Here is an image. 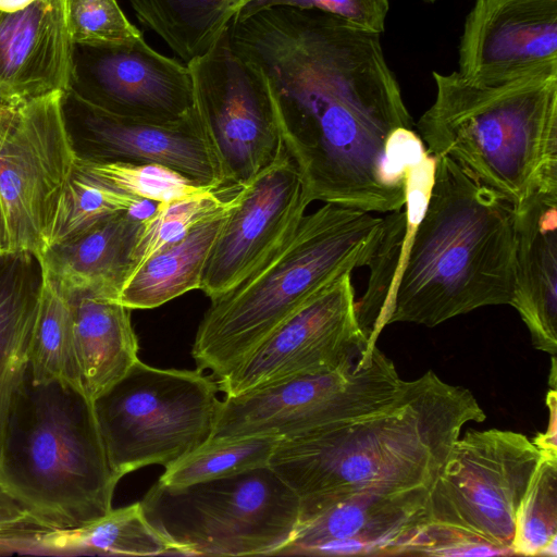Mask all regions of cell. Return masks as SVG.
<instances>
[{"label": "cell", "mask_w": 557, "mask_h": 557, "mask_svg": "<svg viewBox=\"0 0 557 557\" xmlns=\"http://www.w3.org/2000/svg\"><path fill=\"white\" fill-rule=\"evenodd\" d=\"M273 96L283 146L306 196L366 212L406 201L428 151L416 132L380 34L314 9L276 5L227 25Z\"/></svg>", "instance_id": "obj_1"}, {"label": "cell", "mask_w": 557, "mask_h": 557, "mask_svg": "<svg viewBox=\"0 0 557 557\" xmlns=\"http://www.w3.org/2000/svg\"><path fill=\"white\" fill-rule=\"evenodd\" d=\"M515 208L446 157L411 170L406 201L384 216L357 302L369 349L396 322L436 326L478 308L510 305Z\"/></svg>", "instance_id": "obj_2"}, {"label": "cell", "mask_w": 557, "mask_h": 557, "mask_svg": "<svg viewBox=\"0 0 557 557\" xmlns=\"http://www.w3.org/2000/svg\"><path fill=\"white\" fill-rule=\"evenodd\" d=\"M485 419L470 389L430 370L382 410L280 438L269 467L313 502L432 486L462 428Z\"/></svg>", "instance_id": "obj_3"}, {"label": "cell", "mask_w": 557, "mask_h": 557, "mask_svg": "<svg viewBox=\"0 0 557 557\" xmlns=\"http://www.w3.org/2000/svg\"><path fill=\"white\" fill-rule=\"evenodd\" d=\"M384 216L324 203L244 280L211 299L191 348L215 381L235 370L275 329L334 281L369 264Z\"/></svg>", "instance_id": "obj_4"}, {"label": "cell", "mask_w": 557, "mask_h": 557, "mask_svg": "<svg viewBox=\"0 0 557 557\" xmlns=\"http://www.w3.org/2000/svg\"><path fill=\"white\" fill-rule=\"evenodd\" d=\"M433 103L414 124L429 154L446 157L513 206L557 191V75L479 84L432 73Z\"/></svg>", "instance_id": "obj_5"}, {"label": "cell", "mask_w": 557, "mask_h": 557, "mask_svg": "<svg viewBox=\"0 0 557 557\" xmlns=\"http://www.w3.org/2000/svg\"><path fill=\"white\" fill-rule=\"evenodd\" d=\"M0 481L46 530L67 529L112 509V472L86 396L29 380L9 421Z\"/></svg>", "instance_id": "obj_6"}, {"label": "cell", "mask_w": 557, "mask_h": 557, "mask_svg": "<svg viewBox=\"0 0 557 557\" xmlns=\"http://www.w3.org/2000/svg\"><path fill=\"white\" fill-rule=\"evenodd\" d=\"M174 555L274 556L292 539L300 499L269 467L170 486L157 481L140 500Z\"/></svg>", "instance_id": "obj_7"}, {"label": "cell", "mask_w": 557, "mask_h": 557, "mask_svg": "<svg viewBox=\"0 0 557 557\" xmlns=\"http://www.w3.org/2000/svg\"><path fill=\"white\" fill-rule=\"evenodd\" d=\"M219 392L215 379L198 368L160 369L138 359L92 403L114 475L166 468L210 440Z\"/></svg>", "instance_id": "obj_8"}, {"label": "cell", "mask_w": 557, "mask_h": 557, "mask_svg": "<svg viewBox=\"0 0 557 557\" xmlns=\"http://www.w3.org/2000/svg\"><path fill=\"white\" fill-rule=\"evenodd\" d=\"M405 385L393 360L376 347L329 372L225 396L211 437L284 438L352 421L391 405Z\"/></svg>", "instance_id": "obj_9"}, {"label": "cell", "mask_w": 557, "mask_h": 557, "mask_svg": "<svg viewBox=\"0 0 557 557\" xmlns=\"http://www.w3.org/2000/svg\"><path fill=\"white\" fill-rule=\"evenodd\" d=\"M79 154L63 109V92L0 111V209L4 257L49 247L55 210Z\"/></svg>", "instance_id": "obj_10"}, {"label": "cell", "mask_w": 557, "mask_h": 557, "mask_svg": "<svg viewBox=\"0 0 557 557\" xmlns=\"http://www.w3.org/2000/svg\"><path fill=\"white\" fill-rule=\"evenodd\" d=\"M541 455L533 440L519 432L467 431L431 487L428 521L471 533L513 555L517 511Z\"/></svg>", "instance_id": "obj_11"}, {"label": "cell", "mask_w": 557, "mask_h": 557, "mask_svg": "<svg viewBox=\"0 0 557 557\" xmlns=\"http://www.w3.org/2000/svg\"><path fill=\"white\" fill-rule=\"evenodd\" d=\"M195 109L225 183L244 185L283 147L269 82L231 47L227 27L187 62Z\"/></svg>", "instance_id": "obj_12"}, {"label": "cell", "mask_w": 557, "mask_h": 557, "mask_svg": "<svg viewBox=\"0 0 557 557\" xmlns=\"http://www.w3.org/2000/svg\"><path fill=\"white\" fill-rule=\"evenodd\" d=\"M366 350L373 351L368 349V337L359 323L351 273H346L216 383L220 392L233 396L282 380L335 370Z\"/></svg>", "instance_id": "obj_13"}, {"label": "cell", "mask_w": 557, "mask_h": 557, "mask_svg": "<svg viewBox=\"0 0 557 557\" xmlns=\"http://www.w3.org/2000/svg\"><path fill=\"white\" fill-rule=\"evenodd\" d=\"M70 90L139 121L173 123L196 112L187 65L153 50L143 35L117 44H73Z\"/></svg>", "instance_id": "obj_14"}, {"label": "cell", "mask_w": 557, "mask_h": 557, "mask_svg": "<svg viewBox=\"0 0 557 557\" xmlns=\"http://www.w3.org/2000/svg\"><path fill=\"white\" fill-rule=\"evenodd\" d=\"M311 201L284 146L245 184L207 259L200 289L210 298L244 280L297 226Z\"/></svg>", "instance_id": "obj_15"}, {"label": "cell", "mask_w": 557, "mask_h": 557, "mask_svg": "<svg viewBox=\"0 0 557 557\" xmlns=\"http://www.w3.org/2000/svg\"><path fill=\"white\" fill-rule=\"evenodd\" d=\"M431 487L360 492L329 502L300 499L294 534L276 555L396 556L408 534L428 521Z\"/></svg>", "instance_id": "obj_16"}, {"label": "cell", "mask_w": 557, "mask_h": 557, "mask_svg": "<svg viewBox=\"0 0 557 557\" xmlns=\"http://www.w3.org/2000/svg\"><path fill=\"white\" fill-rule=\"evenodd\" d=\"M458 65L463 77L486 85L557 75V0H474Z\"/></svg>", "instance_id": "obj_17"}, {"label": "cell", "mask_w": 557, "mask_h": 557, "mask_svg": "<svg viewBox=\"0 0 557 557\" xmlns=\"http://www.w3.org/2000/svg\"><path fill=\"white\" fill-rule=\"evenodd\" d=\"M63 109L79 122L98 160L158 163L205 186L225 183L197 115L173 123H152L107 112L72 90Z\"/></svg>", "instance_id": "obj_18"}, {"label": "cell", "mask_w": 557, "mask_h": 557, "mask_svg": "<svg viewBox=\"0 0 557 557\" xmlns=\"http://www.w3.org/2000/svg\"><path fill=\"white\" fill-rule=\"evenodd\" d=\"M72 48L64 0H37L21 10L0 11V104L18 108L67 91Z\"/></svg>", "instance_id": "obj_19"}, {"label": "cell", "mask_w": 557, "mask_h": 557, "mask_svg": "<svg viewBox=\"0 0 557 557\" xmlns=\"http://www.w3.org/2000/svg\"><path fill=\"white\" fill-rule=\"evenodd\" d=\"M515 208L510 302L535 349L557 352V191H535Z\"/></svg>", "instance_id": "obj_20"}, {"label": "cell", "mask_w": 557, "mask_h": 557, "mask_svg": "<svg viewBox=\"0 0 557 557\" xmlns=\"http://www.w3.org/2000/svg\"><path fill=\"white\" fill-rule=\"evenodd\" d=\"M143 219L129 212L110 215L83 233L50 246L38 259L70 297L99 294L115 297L132 272V252Z\"/></svg>", "instance_id": "obj_21"}, {"label": "cell", "mask_w": 557, "mask_h": 557, "mask_svg": "<svg viewBox=\"0 0 557 557\" xmlns=\"http://www.w3.org/2000/svg\"><path fill=\"white\" fill-rule=\"evenodd\" d=\"M71 298L83 393L92 404L138 360V339L131 309L115 297L79 294Z\"/></svg>", "instance_id": "obj_22"}, {"label": "cell", "mask_w": 557, "mask_h": 557, "mask_svg": "<svg viewBox=\"0 0 557 557\" xmlns=\"http://www.w3.org/2000/svg\"><path fill=\"white\" fill-rule=\"evenodd\" d=\"M228 212L197 225L151 255L126 277L117 300L131 310L153 309L200 289L207 259Z\"/></svg>", "instance_id": "obj_23"}, {"label": "cell", "mask_w": 557, "mask_h": 557, "mask_svg": "<svg viewBox=\"0 0 557 557\" xmlns=\"http://www.w3.org/2000/svg\"><path fill=\"white\" fill-rule=\"evenodd\" d=\"M37 288L18 264L0 278V457L9 421L28 380Z\"/></svg>", "instance_id": "obj_24"}, {"label": "cell", "mask_w": 557, "mask_h": 557, "mask_svg": "<svg viewBox=\"0 0 557 557\" xmlns=\"http://www.w3.org/2000/svg\"><path fill=\"white\" fill-rule=\"evenodd\" d=\"M174 555L169 543L147 521L140 502L111 509L78 527L45 531L39 555Z\"/></svg>", "instance_id": "obj_25"}, {"label": "cell", "mask_w": 557, "mask_h": 557, "mask_svg": "<svg viewBox=\"0 0 557 557\" xmlns=\"http://www.w3.org/2000/svg\"><path fill=\"white\" fill-rule=\"evenodd\" d=\"M28 375L34 384L57 382L83 393L72 298L42 271L37 288Z\"/></svg>", "instance_id": "obj_26"}, {"label": "cell", "mask_w": 557, "mask_h": 557, "mask_svg": "<svg viewBox=\"0 0 557 557\" xmlns=\"http://www.w3.org/2000/svg\"><path fill=\"white\" fill-rule=\"evenodd\" d=\"M138 21L186 63L206 53L250 0H129Z\"/></svg>", "instance_id": "obj_27"}, {"label": "cell", "mask_w": 557, "mask_h": 557, "mask_svg": "<svg viewBox=\"0 0 557 557\" xmlns=\"http://www.w3.org/2000/svg\"><path fill=\"white\" fill-rule=\"evenodd\" d=\"M244 186L225 184L157 203L153 212L141 220L132 252V271L197 225L226 214L238 202Z\"/></svg>", "instance_id": "obj_28"}, {"label": "cell", "mask_w": 557, "mask_h": 557, "mask_svg": "<svg viewBox=\"0 0 557 557\" xmlns=\"http://www.w3.org/2000/svg\"><path fill=\"white\" fill-rule=\"evenodd\" d=\"M156 206L153 201L120 193L75 166L55 210L49 247L83 233L115 213L129 212L145 219Z\"/></svg>", "instance_id": "obj_29"}, {"label": "cell", "mask_w": 557, "mask_h": 557, "mask_svg": "<svg viewBox=\"0 0 557 557\" xmlns=\"http://www.w3.org/2000/svg\"><path fill=\"white\" fill-rule=\"evenodd\" d=\"M278 441L276 436L211 437L168 466L158 481L183 486L265 467Z\"/></svg>", "instance_id": "obj_30"}, {"label": "cell", "mask_w": 557, "mask_h": 557, "mask_svg": "<svg viewBox=\"0 0 557 557\" xmlns=\"http://www.w3.org/2000/svg\"><path fill=\"white\" fill-rule=\"evenodd\" d=\"M76 166L85 174L120 193L156 203L172 201L220 186L201 185L158 163L109 161L79 156Z\"/></svg>", "instance_id": "obj_31"}, {"label": "cell", "mask_w": 557, "mask_h": 557, "mask_svg": "<svg viewBox=\"0 0 557 557\" xmlns=\"http://www.w3.org/2000/svg\"><path fill=\"white\" fill-rule=\"evenodd\" d=\"M557 540V451L542 450L519 505L511 544L513 555L539 556Z\"/></svg>", "instance_id": "obj_32"}, {"label": "cell", "mask_w": 557, "mask_h": 557, "mask_svg": "<svg viewBox=\"0 0 557 557\" xmlns=\"http://www.w3.org/2000/svg\"><path fill=\"white\" fill-rule=\"evenodd\" d=\"M64 13L72 44H117L141 36L116 0H64Z\"/></svg>", "instance_id": "obj_33"}, {"label": "cell", "mask_w": 557, "mask_h": 557, "mask_svg": "<svg viewBox=\"0 0 557 557\" xmlns=\"http://www.w3.org/2000/svg\"><path fill=\"white\" fill-rule=\"evenodd\" d=\"M507 556L479 536L459 529L426 521L412 530L397 556Z\"/></svg>", "instance_id": "obj_34"}, {"label": "cell", "mask_w": 557, "mask_h": 557, "mask_svg": "<svg viewBox=\"0 0 557 557\" xmlns=\"http://www.w3.org/2000/svg\"><path fill=\"white\" fill-rule=\"evenodd\" d=\"M276 5L319 10L358 28L380 35L385 30L389 10L388 0H250L235 16L243 18L259 10Z\"/></svg>", "instance_id": "obj_35"}, {"label": "cell", "mask_w": 557, "mask_h": 557, "mask_svg": "<svg viewBox=\"0 0 557 557\" xmlns=\"http://www.w3.org/2000/svg\"><path fill=\"white\" fill-rule=\"evenodd\" d=\"M47 530L26 527H0V555L37 554L39 537Z\"/></svg>", "instance_id": "obj_36"}, {"label": "cell", "mask_w": 557, "mask_h": 557, "mask_svg": "<svg viewBox=\"0 0 557 557\" xmlns=\"http://www.w3.org/2000/svg\"><path fill=\"white\" fill-rule=\"evenodd\" d=\"M0 527H26L44 529L29 511L8 491L0 481ZM48 531V530H47Z\"/></svg>", "instance_id": "obj_37"}, {"label": "cell", "mask_w": 557, "mask_h": 557, "mask_svg": "<svg viewBox=\"0 0 557 557\" xmlns=\"http://www.w3.org/2000/svg\"><path fill=\"white\" fill-rule=\"evenodd\" d=\"M547 406L550 414V425L544 433L539 434L533 442L541 450L557 451L556 447V391L550 389L547 394Z\"/></svg>", "instance_id": "obj_38"}, {"label": "cell", "mask_w": 557, "mask_h": 557, "mask_svg": "<svg viewBox=\"0 0 557 557\" xmlns=\"http://www.w3.org/2000/svg\"><path fill=\"white\" fill-rule=\"evenodd\" d=\"M3 221H2V214L0 209V257H4L3 252Z\"/></svg>", "instance_id": "obj_39"}, {"label": "cell", "mask_w": 557, "mask_h": 557, "mask_svg": "<svg viewBox=\"0 0 557 557\" xmlns=\"http://www.w3.org/2000/svg\"><path fill=\"white\" fill-rule=\"evenodd\" d=\"M422 1H424V2H429V3H434V2H436L437 0H422Z\"/></svg>", "instance_id": "obj_40"}, {"label": "cell", "mask_w": 557, "mask_h": 557, "mask_svg": "<svg viewBox=\"0 0 557 557\" xmlns=\"http://www.w3.org/2000/svg\"><path fill=\"white\" fill-rule=\"evenodd\" d=\"M3 107H5V106L0 104V111L2 110Z\"/></svg>", "instance_id": "obj_41"}]
</instances>
